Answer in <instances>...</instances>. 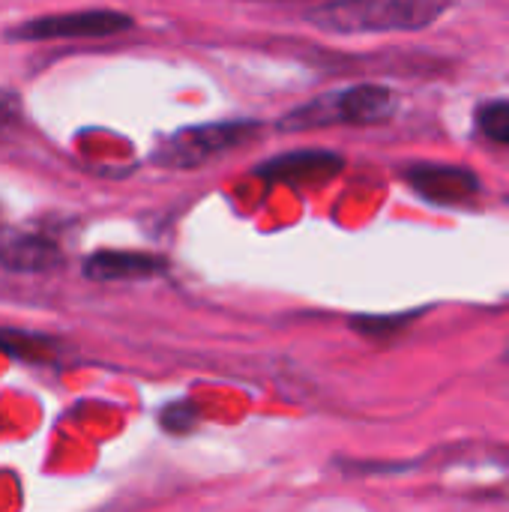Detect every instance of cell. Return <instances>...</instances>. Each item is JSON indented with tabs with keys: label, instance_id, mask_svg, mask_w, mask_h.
Here are the masks:
<instances>
[{
	"label": "cell",
	"instance_id": "1",
	"mask_svg": "<svg viewBox=\"0 0 509 512\" xmlns=\"http://www.w3.org/2000/svg\"><path fill=\"white\" fill-rule=\"evenodd\" d=\"M450 0H324L306 12L321 30L354 36V33H411L432 27Z\"/></svg>",
	"mask_w": 509,
	"mask_h": 512
},
{
	"label": "cell",
	"instance_id": "2",
	"mask_svg": "<svg viewBox=\"0 0 509 512\" xmlns=\"http://www.w3.org/2000/svg\"><path fill=\"white\" fill-rule=\"evenodd\" d=\"M399 108V99L390 87L384 84H354L336 93L315 96L312 102L294 108L291 114L282 117L279 129L282 132H306V129H321V126H336V123H351V126H375L387 123Z\"/></svg>",
	"mask_w": 509,
	"mask_h": 512
},
{
	"label": "cell",
	"instance_id": "3",
	"mask_svg": "<svg viewBox=\"0 0 509 512\" xmlns=\"http://www.w3.org/2000/svg\"><path fill=\"white\" fill-rule=\"evenodd\" d=\"M258 132H261V126L252 120H222V123L186 126V129L174 132L171 138H165L153 159L165 168L192 171V168H201L213 159L234 153L237 147L249 144Z\"/></svg>",
	"mask_w": 509,
	"mask_h": 512
},
{
	"label": "cell",
	"instance_id": "4",
	"mask_svg": "<svg viewBox=\"0 0 509 512\" xmlns=\"http://www.w3.org/2000/svg\"><path fill=\"white\" fill-rule=\"evenodd\" d=\"M132 27V15L120 9H75L18 21L6 39L9 42H51V39H102Z\"/></svg>",
	"mask_w": 509,
	"mask_h": 512
},
{
	"label": "cell",
	"instance_id": "5",
	"mask_svg": "<svg viewBox=\"0 0 509 512\" xmlns=\"http://www.w3.org/2000/svg\"><path fill=\"white\" fill-rule=\"evenodd\" d=\"M408 186L435 207H462L480 195V177L462 165H411L405 168Z\"/></svg>",
	"mask_w": 509,
	"mask_h": 512
},
{
	"label": "cell",
	"instance_id": "6",
	"mask_svg": "<svg viewBox=\"0 0 509 512\" xmlns=\"http://www.w3.org/2000/svg\"><path fill=\"white\" fill-rule=\"evenodd\" d=\"M342 156L327 150H300V153H282L264 165H258V174L270 183L285 186H321L333 180L342 171Z\"/></svg>",
	"mask_w": 509,
	"mask_h": 512
},
{
	"label": "cell",
	"instance_id": "7",
	"mask_svg": "<svg viewBox=\"0 0 509 512\" xmlns=\"http://www.w3.org/2000/svg\"><path fill=\"white\" fill-rule=\"evenodd\" d=\"M0 264L12 273H48L63 264V252L45 234L0 231Z\"/></svg>",
	"mask_w": 509,
	"mask_h": 512
},
{
	"label": "cell",
	"instance_id": "8",
	"mask_svg": "<svg viewBox=\"0 0 509 512\" xmlns=\"http://www.w3.org/2000/svg\"><path fill=\"white\" fill-rule=\"evenodd\" d=\"M168 270L165 258L150 252H123V249H102L84 261V276L93 282H141L156 279Z\"/></svg>",
	"mask_w": 509,
	"mask_h": 512
},
{
	"label": "cell",
	"instance_id": "9",
	"mask_svg": "<svg viewBox=\"0 0 509 512\" xmlns=\"http://www.w3.org/2000/svg\"><path fill=\"white\" fill-rule=\"evenodd\" d=\"M477 126L480 132L501 144V147H509V102L507 99H495V102H486L477 108Z\"/></svg>",
	"mask_w": 509,
	"mask_h": 512
},
{
	"label": "cell",
	"instance_id": "10",
	"mask_svg": "<svg viewBox=\"0 0 509 512\" xmlns=\"http://www.w3.org/2000/svg\"><path fill=\"white\" fill-rule=\"evenodd\" d=\"M414 318H420V312H411V315H363V318H354L351 327L369 339H390V336L402 333L405 327H411Z\"/></svg>",
	"mask_w": 509,
	"mask_h": 512
},
{
	"label": "cell",
	"instance_id": "11",
	"mask_svg": "<svg viewBox=\"0 0 509 512\" xmlns=\"http://www.w3.org/2000/svg\"><path fill=\"white\" fill-rule=\"evenodd\" d=\"M18 117H21V102H18V96H15L12 90H0V129L18 123Z\"/></svg>",
	"mask_w": 509,
	"mask_h": 512
}]
</instances>
